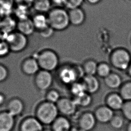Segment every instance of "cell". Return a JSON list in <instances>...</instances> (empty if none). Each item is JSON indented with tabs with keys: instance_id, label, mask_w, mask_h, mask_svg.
Returning a JSON list of instances; mask_svg holds the SVG:
<instances>
[{
	"instance_id": "obj_11",
	"label": "cell",
	"mask_w": 131,
	"mask_h": 131,
	"mask_svg": "<svg viewBox=\"0 0 131 131\" xmlns=\"http://www.w3.org/2000/svg\"><path fill=\"white\" fill-rule=\"evenodd\" d=\"M125 102L120 94L112 93L108 94L105 99L106 105L113 111H121Z\"/></svg>"
},
{
	"instance_id": "obj_40",
	"label": "cell",
	"mask_w": 131,
	"mask_h": 131,
	"mask_svg": "<svg viewBox=\"0 0 131 131\" xmlns=\"http://www.w3.org/2000/svg\"><path fill=\"white\" fill-rule=\"evenodd\" d=\"M126 131H131V122H129L126 126Z\"/></svg>"
},
{
	"instance_id": "obj_23",
	"label": "cell",
	"mask_w": 131,
	"mask_h": 131,
	"mask_svg": "<svg viewBox=\"0 0 131 131\" xmlns=\"http://www.w3.org/2000/svg\"><path fill=\"white\" fill-rule=\"evenodd\" d=\"M77 106L83 108L90 106L92 103V97L90 94L85 92L73 99Z\"/></svg>"
},
{
	"instance_id": "obj_28",
	"label": "cell",
	"mask_w": 131,
	"mask_h": 131,
	"mask_svg": "<svg viewBox=\"0 0 131 131\" xmlns=\"http://www.w3.org/2000/svg\"><path fill=\"white\" fill-rule=\"evenodd\" d=\"M70 90L74 97L86 92L85 86L82 82H75L72 84Z\"/></svg>"
},
{
	"instance_id": "obj_3",
	"label": "cell",
	"mask_w": 131,
	"mask_h": 131,
	"mask_svg": "<svg viewBox=\"0 0 131 131\" xmlns=\"http://www.w3.org/2000/svg\"><path fill=\"white\" fill-rule=\"evenodd\" d=\"M35 58L37 60L41 70L50 72L57 69L59 62L58 55L50 49L44 50L37 53Z\"/></svg>"
},
{
	"instance_id": "obj_36",
	"label": "cell",
	"mask_w": 131,
	"mask_h": 131,
	"mask_svg": "<svg viewBox=\"0 0 131 131\" xmlns=\"http://www.w3.org/2000/svg\"><path fill=\"white\" fill-rule=\"evenodd\" d=\"M52 4H54L55 6L64 7L66 0H51Z\"/></svg>"
},
{
	"instance_id": "obj_12",
	"label": "cell",
	"mask_w": 131,
	"mask_h": 131,
	"mask_svg": "<svg viewBox=\"0 0 131 131\" xmlns=\"http://www.w3.org/2000/svg\"><path fill=\"white\" fill-rule=\"evenodd\" d=\"M68 12L71 25L80 26L85 23L86 19V14L81 7L68 10Z\"/></svg>"
},
{
	"instance_id": "obj_30",
	"label": "cell",
	"mask_w": 131,
	"mask_h": 131,
	"mask_svg": "<svg viewBox=\"0 0 131 131\" xmlns=\"http://www.w3.org/2000/svg\"><path fill=\"white\" fill-rule=\"evenodd\" d=\"M121 111L124 119L131 122V101H125Z\"/></svg>"
},
{
	"instance_id": "obj_34",
	"label": "cell",
	"mask_w": 131,
	"mask_h": 131,
	"mask_svg": "<svg viewBox=\"0 0 131 131\" xmlns=\"http://www.w3.org/2000/svg\"><path fill=\"white\" fill-rule=\"evenodd\" d=\"M9 76V72L7 68L0 64V82H3L7 79Z\"/></svg>"
},
{
	"instance_id": "obj_5",
	"label": "cell",
	"mask_w": 131,
	"mask_h": 131,
	"mask_svg": "<svg viewBox=\"0 0 131 131\" xmlns=\"http://www.w3.org/2000/svg\"><path fill=\"white\" fill-rule=\"evenodd\" d=\"M5 41L9 44L11 51L14 52L23 51L28 44L27 36L18 31L9 34Z\"/></svg>"
},
{
	"instance_id": "obj_14",
	"label": "cell",
	"mask_w": 131,
	"mask_h": 131,
	"mask_svg": "<svg viewBox=\"0 0 131 131\" xmlns=\"http://www.w3.org/2000/svg\"><path fill=\"white\" fill-rule=\"evenodd\" d=\"M15 126V117L6 111L0 112V131H12Z\"/></svg>"
},
{
	"instance_id": "obj_22",
	"label": "cell",
	"mask_w": 131,
	"mask_h": 131,
	"mask_svg": "<svg viewBox=\"0 0 131 131\" xmlns=\"http://www.w3.org/2000/svg\"><path fill=\"white\" fill-rule=\"evenodd\" d=\"M32 19L35 28L39 31L44 30L49 26L47 16L44 14L37 13Z\"/></svg>"
},
{
	"instance_id": "obj_37",
	"label": "cell",
	"mask_w": 131,
	"mask_h": 131,
	"mask_svg": "<svg viewBox=\"0 0 131 131\" xmlns=\"http://www.w3.org/2000/svg\"><path fill=\"white\" fill-rule=\"evenodd\" d=\"M102 0H85V2L89 5H95L100 3Z\"/></svg>"
},
{
	"instance_id": "obj_9",
	"label": "cell",
	"mask_w": 131,
	"mask_h": 131,
	"mask_svg": "<svg viewBox=\"0 0 131 131\" xmlns=\"http://www.w3.org/2000/svg\"><path fill=\"white\" fill-rule=\"evenodd\" d=\"M93 113L97 122L102 124L109 123L115 115L114 111L106 105L98 106Z\"/></svg>"
},
{
	"instance_id": "obj_39",
	"label": "cell",
	"mask_w": 131,
	"mask_h": 131,
	"mask_svg": "<svg viewBox=\"0 0 131 131\" xmlns=\"http://www.w3.org/2000/svg\"><path fill=\"white\" fill-rule=\"evenodd\" d=\"M126 71H127V73H128V76L131 77V62L128 67V69H127Z\"/></svg>"
},
{
	"instance_id": "obj_16",
	"label": "cell",
	"mask_w": 131,
	"mask_h": 131,
	"mask_svg": "<svg viewBox=\"0 0 131 131\" xmlns=\"http://www.w3.org/2000/svg\"><path fill=\"white\" fill-rule=\"evenodd\" d=\"M24 109L23 102L18 98H14L10 100L7 105V111L14 117L20 115Z\"/></svg>"
},
{
	"instance_id": "obj_18",
	"label": "cell",
	"mask_w": 131,
	"mask_h": 131,
	"mask_svg": "<svg viewBox=\"0 0 131 131\" xmlns=\"http://www.w3.org/2000/svg\"><path fill=\"white\" fill-rule=\"evenodd\" d=\"M17 27L18 31L26 36L32 35L35 30L32 19L29 18L19 20Z\"/></svg>"
},
{
	"instance_id": "obj_19",
	"label": "cell",
	"mask_w": 131,
	"mask_h": 131,
	"mask_svg": "<svg viewBox=\"0 0 131 131\" xmlns=\"http://www.w3.org/2000/svg\"><path fill=\"white\" fill-rule=\"evenodd\" d=\"M77 74L72 68L65 67L61 69L59 77L63 83L72 84L74 83L77 78Z\"/></svg>"
},
{
	"instance_id": "obj_6",
	"label": "cell",
	"mask_w": 131,
	"mask_h": 131,
	"mask_svg": "<svg viewBox=\"0 0 131 131\" xmlns=\"http://www.w3.org/2000/svg\"><path fill=\"white\" fill-rule=\"evenodd\" d=\"M56 105L59 113L66 117L74 115L78 107L74 99L67 97H61Z\"/></svg>"
},
{
	"instance_id": "obj_2",
	"label": "cell",
	"mask_w": 131,
	"mask_h": 131,
	"mask_svg": "<svg viewBox=\"0 0 131 131\" xmlns=\"http://www.w3.org/2000/svg\"><path fill=\"white\" fill-rule=\"evenodd\" d=\"M59 113L56 104L45 101L37 106L35 117L43 125H51L59 116Z\"/></svg>"
},
{
	"instance_id": "obj_7",
	"label": "cell",
	"mask_w": 131,
	"mask_h": 131,
	"mask_svg": "<svg viewBox=\"0 0 131 131\" xmlns=\"http://www.w3.org/2000/svg\"><path fill=\"white\" fill-rule=\"evenodd\" d=\"M97 122L93 112L89 111L83 112L77 119L79 128L86 131H91L94 129Z\"/></svg>"
},
{
	"instance_id": "obj_41",
	"label": "cell",
	"mask_w": 131,
	"mask_h": 131,
	"mask_svg": "<svg viewBox=\"0 0 131 131\" xmlns=\"http://www.w3.org/2000/svg\"><path fill=\"white\" fill-rule=\"evenodd\" d=\"M76 131H85V130H84L82 129H81V128H79V129H78Z\"/></svg>"
},
{
	"instance_id": "obj_24",
	"label": "cell",
	"mask_w": 131,
	"mask_h": 131,
	"mask_svg": "<svg viewBox=\"0 0 131 131\" xmlns=\"http://www.w3.org/2000/svg\"><path fill=\"white\" fill-rule=\"evenodd\" d=\"M98 66V64L95 60H89L84 62L82 69L85 75L95 76L97 74Z\"/></svg>"
},
{
	"instance_id": "obj_38",
	"label": "cell",
	"mask_w": 131,
	"mask_h": 131,
	"mask_svg": "<svg viewBox=\"0 0 131 131\" xmlns=\"http://www.w3.org/2000/svg\"><path fill=\"white\" fill-rule=\"evenodd\" d=\"M5 100V97L3 94L0 93V106L3 104Z\"/></svg>"
},
{
	"instance_id": "obj_8",
	"label": "cell",
	"mask_w": 131,
	"mask_h": 131,
	"mask_svg": "<svg viewBox=\"0 0 131 131\" xmlns=\"http://www.w3.org/2000/svg\"><path fill=\"white\" fill-rule=\"evenodd\" d=\"M53 82V77L50 72L41 70L35 75V84L39 90H47L51 87Z\"/></svg>"
},
{
	"instance_id": "obj_26",
	"label": "cell",
	"mask_w": 131,
	"mask_h": 131,
	"mask_svg": "<svg viewBox=\"0 0 131 131\" xmlns=\"http://www.w3.org/2000/svg\"><path fill=\"white\" fill-rule=\"evenodd\" d=\"M111 73V69L109 64L102 62L98 64L97 74L101 78H106Z\"/></svg>"
},
{
	"instance_id": "obj_31",
	"label": "cell",
	"mask_w": 131,
	"mask_h": 131,
	"mask_svg": "<svg viewBox=\"0 0 131 131\" xmlns=\"http://www.w3.org/2000/svg\"><path fill=\"white\" fill-rule=\"evenodd\" d=\"M85 0H66L64 8L67 10L81 7Z\"/></svg>"
},
{
	"instance_id": "obj_29",
	"label": "cell",
	"mask_w": 131,
	"mask_h": 131,
	"mask_svg": "<svg viewBox=\"0 0 131 131\" xmlns=\"http://www.w3.org/2000/svg\"><path fill=\"white\" fill-rule=\"evenodd\" d=\"M46 101L50 103L56 104L57 102L60 99V94L57 90H49L45 96Z\"/></svg>"
},
{
	"instance_id": "obj_15",
	"label": "cell",
	"mask_w": 131,
	"mask_h": 131,
	"mask_svg": "<svg viewBox=\"0 0 131 131\" xmlns=\"http://www.w3.org/2000/svg\"><path fill=\"white\" fill-rule=\"evenodd\" d=\"M82 82L85 86L86 91L90 94H95L100 89V82L95 76L85 75Z\"/></svg>"
},
{
	"instance_id": "obj_13",
	"label": "cell",
	"mask_w": 131,
	"mask_h": 131,
	"mask_svg": "<svg viewBox=\"0 0 131 131\" xmlns=\"http://www.w3.org/2000/svg\"><path fill=\"white\" fill-rule=\"evenodd\" d=\"M40 66L37 60L34 57H30L23 60L22 64V70L27 76L36 75L40 71Z\"/></svg>"
},
{
	"instance_id": "obj_35",
	"label": "cell",
	"mask_w": 131,
	"mask_h": 131,
	"mask_svg": "<svg viewBox=\"0 0 131 131\" xmlns=\"http://www.w3.org/2000/svg\"><path fill=\"white\" fill-rule=\"evenodd\" d=\"M33 0H14V3L17 6H20L29 8V7H32Z\"/></svg>"
},
{
	"instance_id": "obj_21",
	"label": "cell",
	"mask_w": 131,
	"mask_h": 131,
	"mask_svg": "<svg viewBox=\"0 0 131 131\" xmlns=\"http://www.w3.org/2000/svg\"><path fill=\"white\" fill-rule=\"evenodd\" d=\"M105 85L111 89H118L122 85V80L121 77L116 73H111L104 79Z\"/></svg>"
},
{
	"instance_id": "obj_4",
	"label": "cell",
	"mask_w": 131,
	"mask_h": 131,
	"mask_svg": "<svg viewBox=\"0 0 131 131\" xmlns=\"http://www.w3.org/2000/svg\"><path fill=\"white\" fill-rule=\"evenodd\" d=\"M112 66L119 70H127L131 62V56L127 50L119 48L114 50L110 55Z\"/></svg>"
},
{
	"instance_id": "obj_33",
	"label": "cell",
	"mask_w": 131,
	"mask_h": 131,
	"mask_svg": "<svg viewBox=\"0 0 131 131\" xmlns=\"http://www.w3.org/2000/svg\"><path fill=\"white\" fill-rule=\"evenodd\" d=\"M54 31L55 30L53 29L49 26L44 30L40 31L39 32L41 37L45 39H49L53 36Z\"/></svg>"
},
{
	"instance_id": "obj_27",
	"label": "cell",
	"mask_w": 131,
	"mask_h": 131,
	"mask_svg": "<svg viewBox=\"0 0 131 131\" xmlns=\"http://www.w3.org/2000/svg\"><path fill=\"white\" fill-rule=\"evenodd\" d=\"M124 101H131V81L122 84L120 87L119 93Z\"/></svg>"
},
{
	"instance_id": "obj_1",
	"label": "cell",
	"mask_w": 131,
	"mask_h": 131,
	"mask_svg": "<svg viewBox=\"0 0 131 131\" xmlns=\"http://www.w3.org/2000/svg\"><path fill=\"white\" fill-rule=\"evenodd\" d=\"M47 16L49 26L55 31L65 30L71 24L68 10L64 7H52Z\"/></svg>"
},
{
	"instance_id": "obj_10",
	"label": "cell",
	"mask_w": 131,
	"mask_h": 131,
	"mask_svg": "<svg viewBox=\"0 0 131 131\" xmlns=\"http://www.w3.org/2000/svg\"><path fill=\"white\" fill-rule=\"evenodd\" d=\"M20 131H44L43 125L35 117L23 119L20 124Z\"/></svg>"
},
{
	"instance_id": "obj_20",
	"label": "cell",
	"mask_w": 131,
	"mask_h": 131,
	"mask_svg": "<svg viewBox=\"0 0 131 131\" xmlns=\"http://www.w3.org/2000/svg\"><path fill=\"white\" fill-rule=\"evenodd\" d=\"M51 0H33L32 7L37 13H48L51 9Z\"/></svg>"
},
{
	"instance_id": "obj_25",
	"label": "cell",
	"mask_w": 131,
	"mask_h": 131,
	"mask_svg": "<svg viewBox=\"0 0 131 131\" xmlns=\"http://www.w3.org/2000/svg\"><path fill=\"white\" fill-rule=\"evenodd\" d=\"M124 120L125 119L122 115L115 114L109 124L113 129L119 130L124 126Z\"/></svg>"
},
{
	"instance_id": "obj_32",
	"label": "cell",
	"mask_w": 131,
	"mask_h": 131,
	"mask_svg": "<svg viewBox=\"0 0 131 131\" xmlns=\"http://www.w3.org/2000/svg\"><path fill=\"white\" fill-rule=\"evenodd\" d=\"M11 51L9 44L5 40L0 41V58L7 56Z\"/></svg>"
},
{
	"instance_id": "obj_17",
	"label": "cell",
	"mask_w": 131,
	"mask_h": 131,
	"mask_svg": "<svg viewBox=\"0 0 131 131\" xmlns=\"http://www.w3.org/2000/svg\"><path fill=\"white\" fill-rule=\"evenodd\" d=\"M52 131H70L71 123L67 117L61 115L51 124Z\"/></svg>"
}]
</instances>
